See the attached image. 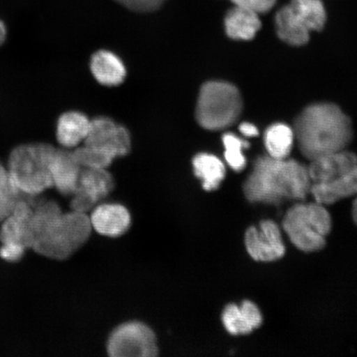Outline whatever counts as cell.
Returning a JSON list of instances; mask_svg holds the SVG:
<instances>
[{"mask_svg": "<svg viewBox=\"0 0 357 357\" xmlns=\"http://www.w3.org/2000/svg\"><path fill=\"white\" fill-rule=\"evenodd\" d=\"M84 144L95 146L114 158L127 155L131 149V137L126 128L108 118L91 120Z\"/></svg>", "mask_w": 357, "mask_h": 357, "instance_id": "cell-10", "label": "cell"}, {"mask_svg": "<svg viewBox=\"0 0 357 357\" xmlns=\"http://www.w3.org/2000/svg\"><path fill=\"white\" fill-rule=\"evenodd\" d=\"M91 220L92 229L97 233L116 238L126 233L131 225V216L121 204H106L93 209Z\"/></svg>", "mask_w": 357, "mask_h": 357, "instance_id": "cell-14", "label": "cell"}, {"mask_svg": "<svg viewBox=\"0 0 357 357\" xmlns=\"http://www.w3.org/2000/svg\"><path fill=\"white\" fill-rule=\"evenodd\" d=\"M38 197L22 198L17 203L12 212L1 222L0 227V242L21 243L28 248H32L33 234L31 222L33 208L38 202Z\"/></svg>", "mask_w": 357, "mask_h": 357, "instance_id": "cell-11", "label": "cell"}, {"mask_svg": "<svg viewBox=\"0 0 357 357\" xmlns=\"http://www.w3.org/2000/svg\"><path fill=\"white\" fill-rule=\"evenodd\" d=\"M26 196L16 188L7 167L0 162V222L12 212L17 203Z\"/></svg>", "mask_w": 357, "mask_h": 357, "instance_id": "cell-24", "label": "cell"}, {"mask_svg": "<svg viewBox=\"0 0 357 357\" xmlns=\"http://www.w3.org/2000/svg\"><path fill=\"white\" fill-rule=\"evenodd\" d=\"M123 6L136 12H151L158 8L166 0H116Z\"/></svg>", "mask_w": 357, "mask_h": 357, "instance_id": "cell-27", "label": "cell"}, {"mask_svg": "<svg viewBox=\"0 0 357 357\" xmlns=\"http://www.w3.org/2000/svg\"><path fill=\"white\" fill-rule=\"evenodd\" d=\"M231 1L236 6L248 8L260 15L261 13L271 10L278 0H231Z\"/></svg>", "mask_w": 357, "mask_h": 357, "instance_id": "cell-28", "label": "cell"}, {"mask_svg": "<svg viewBox=\"0 0 357 357\" xmlns=\"http://www.w3.org/2000/svg\"><path fill=\"white\" fill-rule=\"evenodd\" d=\"M91 67L93 77L107 86H118L126 75L122 61L108 51L96 52L92 57Z\"/></svg>", "mask_w": 357, "mask_h": 357, "instance_id": "cell-20", "label": "cell"}, {"mask_svg": "<svg viewBox=\"0 0 357 357\" xmlns=\"http://www.w3.org/2000/svg\"><path fill=\"white\" fill-rule=\"evenodd\" d=\"M290 6L311 31H321L327 21L323 0H291Z\"/></svg>", "mask_w": 357, "mask_h": 357, "instance_id": "cell-23", "label": "cell"}, {"mask_svg": "<svg viewBox=\"0 0 357 357\" xmlns=\"http://www.w3.org/2000/svg\"><path fill=\"white\" fill-rule=\"evenodd\" d=\"M26 249L25 245L21 243H2V247L0 248V257L6 261L15 262L24 257Z\"/></svg>", "mask_w": 357, "mask_h": 357, "instance_id": "cell-29", "label": "cell"}, {"mask_svg": "<svg viewBox=\"0 0 357 357\" xmlns=\"http://www.w3.org/2000/svg\"><path fill=\"white\" fill-rule=\"evenodd\" d=\"M311 186L309 169L305 165L296 160L265 155L256 160L243 190L251 203L280 205L287 201L305 200Z\"/></svg>", "mask_w": 357, "mask_h": 357, "instance_id": "cell-2", "label": "cell"}, {"mask_svg": "<svg viewBox=\"0 0 357 357\" xmlns=\"http://www.w3.org/2000/svg\"><path fill=\"white\" fill-rule=\"evenodd\" d=\"M356 198L354 200V205H352V218H354V222L357 225V194Z\"/></svg>", "mask_w": 357, "mask_h": 357, "instance_id": "cell-32", "label": "cell"}, {"mask_svg": "<svg viewBox=\"0 0 357 357\" xmlns=\"http://www.w3.org/2000/svg\"><path fill=\"white\" fill-rule=\"evenodd\" d=\"M31 229L32 249L47 258L65 260L86 243L92 225L86 213H64L53 200H38L33 208Z\"/></svg>", "mask_w": 357, "mask_h": 357, "instance_id": "cell-1", "label": "cell"}, {"mask_svg": "<svg viewBox=\"0 0 357 357\" xmlns=\"http://www.w3.org/2000/svg\"><path fill=\"white\" fill-rule=\"evenodd\" d=\"M245 244L249 255L257 261H274L285 253L280 227L272 220L261 221L259 229L250 227L245 231Z\"/></svg>", "mask_w": 357, "mask_h": 357, "instance_id": "cell-8", "label": "cell"}, {"mask_svg": "<svg viewBox=\"0 0 357 357\" xmlns=\"http://www.w3.org/2000/svg\"><path fill=\"white\" fill-rule=\"evenodd\" d=\"M243 109L238 89L220 82L204 84L200 89L196 119L208 130H221L233 125Z\"/></svg>", "mask_w": 357, "mask_h": 357, "instance_id": "cell-6", "label": "cell"}, {"mask_svg": "<svg viewBox=\"0 0 357 357\" xmlns=\"http://www.w3.org/2000/svg\"><path fill=\"white\" fill-rule=\"evenodd\" d=\"M294 133L301 153L310 160L345 150L354 135L350 119L329 102L307 107L298 116Z\"/></svg>", "mask_w": 357, "mask_h": 357, "instance_id": "cell-3", "label": "cell"}, {"mask_svg": "<svg viewBox=\"0 0 357 357\" xmlns=\"http://www.w3.org/2000/svg\"><path fill=\"white\" fill-rule=\"evenodd\" d=\"M195 175L203 183V188L207 191L215 190L225 177V164L217 156L200 153L193 160Z\"/></svg>", "mask_w": 357, "mask_h": 357, "instance_id": "cell-21", "label": "cell"}, {"mask_svg": "<svg viewBox=\"0 0 357 357\" xmlns=\"http://www.w3.org/2000/svg\"><path fill=\"white\" fill-rule=\"evenodd\" d=\"M239 129L245 137H253L258 136L259 134L258 129L252 123H243L240 125Z\"/></svg>", "mask_w": 357, "mask_h": 357, "instance_id": "cell-30", "label": "cell"}, {"mask_svg": "<svg viewBox=\"0 0 357 357\" xmlns=\"http://www.w3.org/2000/svg\"><path fill=\"white\" fill-rule=\"evenodd\" d=\"M222 324L231 335H248L260 327L262 316L255 303L245 301L241 306L229 305L222 315Z\"/></svg>", "mask_w": 357, "mask_h": 357, "instance_id": "cell-15", "label": "cell"}, {"mask_svg": "<svg viewBox=\"0 0 357 357\" xmlns=\"http://www.w3.org/2000/svg\"><path fill=\"white\" fill-rule=\"evenodd\" d=\"M114 185L113 177L106 169L82 168L71 209L86 213L113 190Z\"/></svg>", "mask_w": 357, "mask_h": 357, "instance_id": "cell-9", "label": "cell"}, {"mask_svg": "<svg viewBox=\"0 0 357 357\" xmlns=\"http://www.w3.org/2000/svg\"><path fill=\"white\" fill-rule=\"evenodd\" d=\"M222 142L225 149V158L227 163L234 171L242 172L247 163L243 150L249 146L248 142L241 139L233 133L225 134Z\"/></svg>", "mask_w": 357, "mask_h": 357, "instance_id": "cell-25", "label": "cell"}, {"mask_svg": "<svg viewBox=\"0 0 357 357\" xmlns=\"http://www.w3.org/2000/svg\"><path fill=\"white\" fill-rule=\"evenodd\" d=\"M356 167L357 156L345 149L312 160L307 169L312 184H314L334 180L346 175Z\"/></svg>", "mask_w": 357, "mask_h": 357, "instance_id": "cell-13", "label": "cell"}, {"mask_svg": "<svg viewBox=\"0 0 357 357\" xmlns=\"http://www.w3.org/2000/svg\"><path fill=\"white\" fill-rule=\"evenodd\" d=\"M80 166L73 153L66 149H55L50 162L52 186L61 195H73L77 190Z\"/></svg>", "mask_w": 357, "mask_h": 357, "instance_id": "cell-12", "label": "cell"}, {"mask_svg": "<svg viewBox=\"0 0 357 357\" xmlns=\"http://www.w3.org/2000/svg\"><path fill=\"white\" fill-rule=\"evenodd\" d=\"M73 153L82 168L106 169L115 159L106 151L86 144L78 147Z\"/></svg>", "mask_w": 357, "mask_h": 357, "instance_id": "cell-26", "label": "cell"}, {"mask_svg": "<svg viewBox=\"0 0 357 357\" xmlns=\"http://www.w3.org/2000/svg\"><path fill=\"white\" fill-rule=\"evenodd\" d=\"M7 37V29L3 22L0 20V47L6 42Z\"/></svg>", "mask_w": 357, "mask_h": 357, "instance_id": "cell-31", "label": "cell"}, {"mask_svg": "<svg viewBox=\"0 0 357 357\" xmlns=\"http://www.w3.org/2000/svg\"><path fill=\"white\" fill-rule=\"evenodd\" d=\"M225 24L229 38L243 41L252 40L261 28L258 13L236 6L227 12Z\"/></svg>", "mask_w": 357, "mask_h": 357, "instance_id": "cell-19", "label": "cell"}, {"mask_svg": "<svg viewBox=\"0 0 357 357\" xmlns=\"http://www.w3.org/2000/svg\"><path fill=\"white\" fill-rule=\"evenodd\" d=\"M310 194L316 202L328 205L357 194V167L346 175L327 182L312 184Z\"/></svg>", "mask_w": 357, "mask_h": 357, "instance_id": "cell-16", "label": "cell"}, {"mask_svg": "<svg viewBox=\"0 0 357 357\" xmlns=\"http://www.w3.org/2000/svg\"><path fill=\"white\" fill-rule=\"evenodd\" d=\"M283 229L292 243L305 252H318L326 245L332 229V218L324 204L318 202L294 205L285 213Z\"/></svg>", "mask_w": 357, "mask_h": 357, "instance_id": "cell-5", "label": "cell"}, {"mask_svg": "<svg viewBox=\"0 0 357 357\" xmlns=\"http://www.w3.org/2000/svg\"><path fill=\"white\" fill-rule=\"evenodd\" d=\"M294 137V131L287 125H272L267 129L265 135L268 154L276 159L287 158L292 149Z\"/></svg>", "mask_w": 357, "mask_h": 357, "instance_id": "cell-22", "label": "cell"}, {"mask_svg": "<svg viewBox=\"0 0 357 357\" xmlns=\"http://www.w3.org/2000/svg\"><path fill=\"white\" fill-rule=\"evenodd\" d=\"M107 350L112 357H153L158 354L153 330L139 322L119 326L110 335Z\"/></svg>", "mask_w": 357, "mask_h": 357, "instance_id": "cell-7", "label": "cell"}, {"mask_svg": "<svg viewBox=\"0 0 357 357\" xmlns=\"http://www.w3.org/2000/svg\"><path fill=\"white\" fill-rule=\"evenodd\" d=\"M91 120L79 112H67L58 119L56 138L65 149H73L86 141Z\"/></svg>", "mask_w": 357, "mask_h": 357, "instance_id": "cell-18", "label": "cell"}, {"mask_svg": "<svg viewBox=\"0 0 357 357\" xmlns=\"http://www.w3.org/2000/svg\"><path fill=\"white\" fill-rule=\"evenodd\" d=\"M275 22L279 38L284 42L293 46H302L309 42L311 31L290 4L280 8Z\"/></svg>", "mask_w": 357, "mask_h": 357, "instance_id": "cell-17", "label": "cell"}, {"mask_svg": "<svg viewBox=\"0 0 357 357\" xmlns=\"http://www.w3.org/2000/svg\"><path fill=\"white\" fill-rule=\"evenodd\" d=\"M56 147L42 142L17 146L11 151L7 169L22 195L38 197L52 188L50 162Z\"/></svg>", "mask_w": 357, "mask_h": 357, "instance_id": "cell-4", "label": "cell"}]
</instances>
